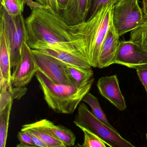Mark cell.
<instances>
[{"mask_svg":"<svg viewBox=\"0 0 147 147\" xmlns=\"http://www.w3.org/2000/svg\"><path fill=\"white\" fill-rule=\"evenodd\" d=\"M31 10L30 15L25 19L26 43L31 49L51 47L83 55L71 26L61 15L54 13L43 5Z\"/></svg>","mask_w":147,"mask_h":147,"instance_id":"6da1fadb","label":"cell"},{"mask_svg":"<svg viewBox=\"0 0 147 147\" xmlns=\"http://www.w3.org/2000/svg\"><path fill=\"white\" fill-rule=\"evenodd\" d=\"M115 4L112 1L86 21L71 26L79 49L92 67H97L102 44L112 23L113 9Z\"/></svg>","mask_w":147,"mask_h":147,"instance_id":"7a4b0ae2","label":"cell"},{"mask_svg":"<svg viewBox=\"0 0 147 147\" xmlns=\"http://www.w3.org/2000/svg\"><path fill=\"white\" fill-rule=\"evenodd\" d=\"M46 103L58 113L72 114L78 108L85 95L90 91L94 81L92 78L82 86L57 84L38 69L36 74Z\"/></svg>","mask_w":147,"mask_h":147,"instance_id":"3957f363","label":"cell"},{"mask_svg":"<svg viewBox=\"0 0 147 147\" xmlns=\"http://www.w3.org/2000/svg\"><path fill=\"white\" fill-rule=\"evenodd\" d=\"M0 30L3 31L9 50L11 68L18 63L22 45L26 42L25 19L22 15H10L2 6L0 8Z\"/></svg>","mask_w":147,"mask_h":147,"instance_id":"277c9868","label":"cell"},{"mask_svg":"<svg viewBox=\"0 0 147 147\" xmlns=\"http://www.w3.org/2000/svg\"><path fill=\"white\" fill-rule=\"evenodd\" d=\"M74 123L89 130L100 138L110 147H135L131 143L97 118L84 103H80Z\"/></svg>","mask_w":147,"mask_h":147,"instance_id":"5b68a950","label":"cell"},{"mask_svg":"<svg viewBox=\"0 0 147 147\" xmlns=\"http://www.w3.org/2000/svg\"><path fill=\"white\" fill-rule=\"evenodd\" d=\"M144 20L138 0H123L114 4L112 24L119 36L139 27Z\"/></svg>","mask_w":147,"mask_h":147,"instance_id":"8992f818","label":"cell"},{"mask_svg":"<svg viewBox=\"0 0 147 147\" xmlns=\"http://www.w3.org/2000/svg\"><path fill=\"white\" fill-rule=\"evenodd\" d=\"M32 51L38 69L51 81L57 84L75 86L66 72L67 64L38 50L32 49Z\"/></svg>","mask_w":147,"mask_h":147,"instance_id":"52a82bcc","label":"cell"},{"mask_svg":"<svg viewBox=\"0 0 147 147\" xmlns=\"http://www.w3.org/2000/svg\"><path fill=\"white\" fill-rule=\"evenodd\" d=\"M38 69L32 49L26 42H24L22 45L20 59L12 74L11 82L12 86H26L36 75Z\"/></svg>","mask_w":147,"mask_h":147,"instance_id":"ba28073f","label":"cell"},{"mask_svg":"<svg viewBox=\"0 0 147 147\" xmlns=\"http://www.w3.org/2000/svg\"><path fill=\"white\" fill-rule=\"evenodd\" d=\"M114 63L133 69L147 63V52L130 40L120 41Z\"/></svg>","mask_w":147,"mask_h":147,"instance_id":"9c48e42d","label":"cell"},{"mask_svg":"<svg viewBox=\"0 0 147 147\" xmlns=\"http://www.w3.org/2000/svg\"><path fill=\"white\" fill-rule=\"evenodd\" d=\"M97 86L100 94L118 110L123 111L126 109L125 99L120 90L117 75L101 77Z\"/></svg>","mask_w":147,"mask_h":147,"instance_id":"30bf717a","label":"cell"},{"mask_svg":"<svg viewBox=\"0 0 147 147\" xmlns=\"http://www.w3.org/2000/svg\"><path fill=\"white\" fill-rule=\"evenodd\" d=\"M119 37L112 23L100 49L97 68H104L114 64L120 43Z\"/></svg>","mask_w":147,"mask_h":147,"instance_id":"8fae6325","label":"cell"},{"mask_svg":"<svg viewBox=\"0 0 147 147\" xmlns=\"http://www.w3.org/2000/svg\"><path fill=\"white\" fill-rule=\"evenodd\" d=\"M91 0H69L61 15L69 26L76 25L86 20Z\"/></svg>","mask_w":147,"mask_h":147,"instance_id":"7c38bea8","label":"cell"},{"mask_svg":"<svg viewBox=\"0 0 147 147\" xmlns=\"http://www.w3.org/2000/svg\"><path fill=\"white\" fill-rule=\"evenodd\" d=\"M37 50L57 58L67 65L86 68L92 67L89 61L82 55L49 47H42Z\"/></svg>","mask_w":147,"mask_h":147,"instance_id":"4fadbf2b","label":"cell"},{"mask_svg":"<svg viewBox=\"0 0 147 147\" xmlns=\"http://www.w3.org/2000/svg\"><path fill=\"white\" fill-rule=\"evenodd\" d=\"M21 130L28 131L32 132L47 147H66L63 142L57 138L49 131L45 128L39 121L23 125Z\"/></svg>","mask_w":147,"mask_h":147,"instance_id":"5bb4252c","label":"cell"},{"mask_svg":"<svg viewBox=\"0 0 147 147\" xmlns=\"http://www.w3.org/2000/svg\"><path fill=\"white\" fill-rule=\"evenodd\" d=\"M41 124L57 138L64 143L66 147L74 146L76 141V137L74 132L68 128L61 125H55L47 119L40 120Z\"/></svg>","mask_w":147,"mask_h":147,"instance_id":"9a60e30c","label":"cell"},{"mask_svg":"<svg viewBox=\"0 0 147 147\" xmlns=\"http://www.w3.org/2000/svg\"><path fill=\"white\" fill-rule=\"evenodd\" d=\"M66 70L67 74L76 86H85L94 78L92 68H86L67 65Z\"/></svg>","mask_w":147,"mask_h":147,"instance_id":"2e32d148","label":"cell"},{"mask_svg":"<svg viewBox=\"0 0 147 147\" xmlns=\"http://www.w3.org/2000/svg\"><path fill=\"white\" fill-rule=\"evenodd\" d=\"M0 74L8 82L11 83L10 54L5 35L1 30H0Z\"/></svg>","mask_w":147,"mask_h":147,"instance_id":"e0dca14e","label":"cell"},{"mask_svg":"<svg viewBox=\"0 0 147 147\" xmlns=\"http://www.w3.org/2000/svg\"><path fill=\"white\" fill-rule=\"evenodd\" d=\"M8 88V87L5 86L0 89V111L6 106L11 100L20 99L28 91L26 87Z\"/></svg>","mask_w":147,"mask_h":147,"instance_id":"ac0fdd59","label":"cell"},{"mask_svg":"<svg viewBox=\"0 0 147 147\" xmlns=\"http://www.w3.org/2000/svg\"><path fill=\"white\" fill-rule=\"evenodd\" d=\"M13 100H11L6 106L0 111V147L6 145L8 125Z\"/></svg>","mask_w":147,"mask_h":147,"instance_id":"d6986e66","label":"cell"},{"mask_svg":"<svg viewBox=\"0 0 147 147\" xmlns=\"http://www.w3.org/2000/svg\"><path fill=\"white\" fill-rule=\"evenodd\" d=\"M82 102L87 103L92 109L93 114L99 119L109 126L111 129L117 131L110 123L105 113L100 107L98 99L91 93L88 92L83 97Z\"/></svg>","mask_w":147,"mask_h":147,"instance_id":"ffe728a7","label":"cell"},{"mask_svg":"<svg viewBox=\"0 0 147 147\" xmlns=\"http://www.w3.org/2000/svg\"><path fill=\"white\" fill-rule=\"evenodd\" d=\"M139 27L130 32V40L147 52V20Z\"/></svg>","mask_w":147,"mask_h":147,"instance_id":"44dd1931","label":"cell"},{"mask_svg":"<svg viewBox=\"0 0 147 147\" xmlns=\"http://www.w3.org/2000/svg\"><path fill=\"white\" fill-rule=\"evenodd\" d=\"M1 5L12 16L22 15L28 0H0Z\"/></svg>","mask_w":147,"mask_h":147,"instance_id":"7402d4cb","label":"cell"},{"mask_svg":"<svg viewBox=\"0 0 147 147\" xmlns=\"http://www.w3.org/2000/svg\"><path fill=\"white\" fill-rule=\"evenodd\" d=\"M84 133V141L81 146L84 147H107L108 145L102 139L84 127H80Z\"/></svg>","mask_w":147,"mask_h":147,"instance_id":"603a6c76","label":"cell"},{"mask_svg":"<svg viewBox=\"0 0 147 147\" xmlns=\"http://www.w3.org/2000/svg\"><path fill=\"white\" fill-rule=\"evenodd\" d=\"M18 139L20 143L17 144V147H36L28 133L25 131H20L18 133Z\"/></svg>","mask_w":147,"mask_h":147,"instance_id":"cb8c5ba5","label":"cell"},{"mask_svg":"<svg viewBox=\"0 0 147 147\" xmlns=\"http://www.w3.org/2000/svg\"><path fill=\"white\" fill-rule=\"evenodd\" d=\"M133 69H136L139 80L147 93V63L135 66Z\"/></svg>","mask_w":147,"mask_h":147,"instance_id":"d4e9b609","label":"cell"},{"mask_svg":"<svg viewBox=\"0 0 147 147\" xmlns=\"http://www.w3.org/2000/svg\"><path fill=\"white\" fill-rule=\"evenodd\" d=\"M112 1H115V0H91V8L88 14V18L93 16L103 7Z\"/></svg>","mask_w":147,"mask_h":147,"instance_id":"484cf974","label":"cell"},{"mask_svg":"<svg viewBox=\"0 0 147 147\" xmlns=\"http://www.w3.org/2000/svg\"><path fill=\"white\" fill-rule=\"evenodd\" d=\"M46 6L54 13L61 15L62 11L58 5L57 0H46Z\"/></svg>","mask_w":147,"mask_h":147,"instance_id":"4316f807","label":"cell"},{"mask_svg":"<svg viewBox=\"0 0 147 147\" xmlns=\"http://www.w3.org/2000/svg\"><path fill=\"white\" fill-rule=\"evenodd\" d=\"M26 131L30 135L37 147H47L45 144L35 134L28 131Z\"/></svg>","mask_w":147,"mask_h":147,"instance_id":"83f0119b","label":"cell"},{"mask_svg":"<svg viewBox=\"0 0 147 147\" xmlns=\"http://www.w3.org/2000/svg\"><path fill=\"white\" fill-rule=\"evenodd\" d=\"M142 11L144 18L147 20V0H142Z\"/></svg>","mask_w":147,"mask_h":147,"instance_id":"f1b7e54d","label":"cell"},{"mask_svg":"<svg viewBox=\"0 0 147 147\" xmlns=\"http://www.w3.org/2000/svg\"><path fill=\"white\" fill-rule=\"evenodd\" d=\"M57 1L60 9L62 13L63 11L64 10L65 7L67 5L69 0H57Z\"/></svg>","mask_w":147,"mask_h":147,"instance_id":"f546056e","label":"cell"},{"mask_svg":"<svg viewBox=\"0 0 147 147\" xmlns=\"http://www.w3.org/2000/svg\"><path fill=\"white\" fill-rule=\"evenodd\" d=\"M36 2L40 3L41 5L44 6H46V0H35ZM47 7V6H46Z\"/></svg>","mask_w":147,"mask_h":147,"instance_id":"4dcf8cb0","label":"cell"},{"mask_svg":"<svg viewBox=\"0 0 147 147\" xmlns=\"http://www.w3.org/2000/svg\"><path fill=\"white\" fill-rule=\"evenodd\" d=\"M116 1V3H118V2H120V1H122L123 0H115Z\"/></svg>","mask_w":147,"mask_h":147,"instance_id":"1f68e13d","label":"cell"},{"mask_svg":"<svg viewBox=\"0 0 147 147\" xmlns=\"http://www.w3.org/2000/svg\"><path fill=\"white\" fill-rule=\"evenodd\" d=\"M146 137H147V134H146Z\"/></svg>","mask_w":147,"mask_h":147,"instance_id":"d6a6232c","label":"cell"}]
</instances>
